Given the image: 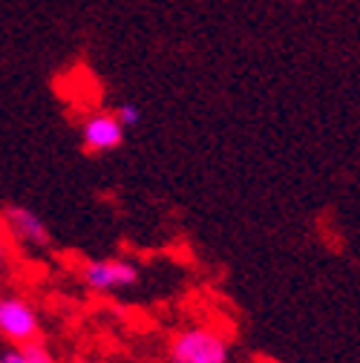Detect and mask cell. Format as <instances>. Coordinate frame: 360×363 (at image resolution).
<instances>
[{
	"mask_svg": "<svg viewBox=\"0 0 360 363\" xmlns=\"http://www.w3.org/2000/svg\"><path fill=\"white\" fill-rule=\"evenodd\" d=\"M234 349L225 332L208 323L176 329L167 340V363H231Z\"/></svg>",
	"mask_w": 360,
	"mask_h": 363,
	"instance_id": "6da1fadb",
	"label": "cell"
},
{
	"mask_svg": "<svg viewBox=\"0 0 360 363\" xmlns=\"http://www.w3.org/2000/svg\"><path fill=\"white\" fill-rule=\"evenodd\" d=\"M78 277L89 291L113 294V291L136 286L142 280V268L133 259H124V257H96V259L81 262Z\"/></svg>",
	"mask_w": 360,
	"mask_h": 363,
	"instance_id": "7a4b0ae2",
	"label": "cell"
},
{
	"mask_svg": "<svg viewBox=\"0 0 360 363\" xmlns=\"http://www.w3.org/2000/svg\"><path fill=\"white\" fill-rule=\"evenodd\" d=\"M0 337L9 340V346H23L40 340V317L38 308L23 297H4L0 306Z\"/></svg>",
	"mask_w": 360,
	"mask_h": 363,
	"instance_id": "3957f363",
	"label": "cell"
},
{
	"mask_svg": "<svg viewBox=\"0 0 360 363\" xmlns=\"http://www.w3.org/2000/svg\"><path fill=\"white\" fill-rule=\"evenodd\" d=\"M0 225L6 228V234L26 245V248H50L52 242V234H50V225L43 222L40 213H35L32 208H23V205H6L4 211H0Z\"/></svg>",
	"mask_w": 360,
	"mask_h": 363,
	"instance_id": "277c9868",
	"label": "cell"
},
{
	"mask_svg": "<svg viewBox=\"0 0 360 363\" xmlns=\"http://www.w3.org/2000/svg\"><path fill=\"white\" fill-rule=\"evenodd\" d=\"M124 133L113 113H93L81 124V145L86 153H113L121 147Z\"/></svg>",
	"mask_w": 360,
	"mask_h": 363,
	"instance_id": "5b68a950",
	"label": "cell"
},
{
	"mask_svg": "<svg viewBox=\"0 0 360 363\" xmlns=\"http://www.w3.org/2000/svg\"><path fill=\"white\" fill-rule=\"evenodd\" d=\"M18 352H21L23 363H61V360H58V354H55L47 343H43V340L23 343V346H18Z\"/></svg>",
	"mask_w": 360,
	"mask_h": 363,
	"instance_id": "8992f818",
	"label": "cell"
},
{
	"mask_svg": "<svg viewBox=\"0 0 360 363\" xmlns=\"http://www.w3.org/2000/svg\"><path fill=\"white\" fill-rule=\"evenodd\" d=\"M113 116L118 118V124H121L124 130H130V127H139V121H142V110H139L136 104H130V101L118 104V110H116Z\"/></svg>",
	"mask_w": 360,
	"mask_h": 363,
	"instance_id": "52a82bcc",
	"label": "cell"
},
{
	"mask_svg": "<svg viewBox=\"0 0 360 363\" xmlns=\"http://www.w3.org/2000/svg\"><path fill=\"white\" fill-rule=\"evenodd\" d=\"M6 268H9V245L4 237H0V277L6 274Z\"/></svg>",
	"mask_w": 360,
	"mask_h": 363,
	"instance_id": "ba28073f",
	"label": "cell"
},
{
	"mask_svg": "<svg viewBox=\"0 0 360 363\" xmlns=\"http://www.w3.org/2000/svg\"><path fill=\"white\" fill-rule=\"evenodd\" d=\"M64 363H96V360H89V357H69V360H64Z\"/></svg>",
	"mask_w": 360,
	"mask_h": 363,
	"instance_id": "9c48e42d",
	"label": "cell"
},
{
	"mask_svg": "<svg viewBox=\"0 0 360 363\" xmlns=\"http://www.w3.org/2000/svg\"><path fill=\"white\" fill-rule=\"evenodd\" d=\"M0 306H4V294H0Z\"/></svg>",
	"mask_w": 360,
	"mask_h": 363,
	"instance_id": "30bf717a",
	"label": "cell"
}]
</instances>
